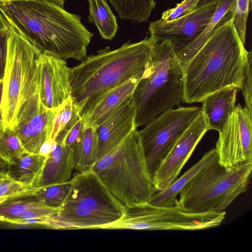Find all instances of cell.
Segmentation results:
<instances>
[{"instance_id":"1","label":"cell","mask_w":252,"mask_h":252,"mask_svg":"<svg viewBox=\"0 0 252 252\" xmlns=\"http://www.w3.org/2000/svg\"><path fill=\"white\" fill-rule=\"evenodd\" d=\"M6 21L41 53L83 61L94 34L78 15L45 0H9L0 3Z\"/></svg>"},{"instance_id":"2","label":"cell","mask_w":252,"mask_h":252,"mask_svg":"<svg viewBox=\"0 0 252 252\" xmlns=\"http://www.w3.org/2000/svg\"><path fill=\"white\" fill-rule=\"evenodd\" d=\"M250 51L228 13L198 52L182 65L184 102H201L207 96L228 86L241 90Z\"/></svg>"},{"instance_id":"3","label":"cell","mask_w":252,"mask_h":252,"mask_svg":"<svg viewBox=\"0 0 252 252\" xmlns=\"http://www.w3.org/2000/svg\"><path fill=\"white\" fill-rule=\"evenodd\" d=\"M156 43L150 36L112 50L106 47L71 68V97L79 116L111 90L143 74Z\"/></svg>"},{"instance_id":"4","label":"cell","mask_w":252,"mask_h":252,"mask_svg":"<svg viewBox=\"0 0 252 252\" xmlns=\"http://www.w3.org/2000/svg\"><path fill=\"white\" fill-rule=\"evenodd\" d=\"M64 201L43 225L59 230L99 229L122 217L126 207L91 169L77 173Z\"/></svg>"},{"instance_id":"5","label":"cell","mask_w":252,"mask_h":252,"mask_svg":"<svg viewBox=\"0 0 252 252\" xmlns=\"http://www.w3.org/2000/svg\"><path fill=\"white\" fill-rule=\"evenodd\" d=\"M183 97L181 63L173 46L157 43L130 99L137 127L146 125L167 109L180 106Z\"/></svg>"},{"instance_id":"6","label":"cell","mask_w":252,"mask_h":252,"mask_svg":"<svg viewBox=\"0 0 252 252\" xmlns=\"http://www.w3.org/2000/svg\"><path fill=\"white\" fill-rule=\"evenodd\" d=\"M91 170L125 207L147 203L157 191L137 129Z\"/></svg>"},{"instance_id":"7","label":"cell","mask_w":252,"mask_h":252,"mask_svg":"<svg viewBox=\"0 0 252 252\" xmlns=\"http://www.w3.org/2000/svg\"><path fill=\"white\" fill-rule=\"evenodd\" d=\"M252 171V162L228 169L213 162L188 182L177 202L192 212L224 211L247 190Z\"/></svg>"},{"instance_id":"8","label":"cell","mask_w":252,"mask_h":252,"mask_svg":"<svg viewBox=\"0 0 252 252\" xmlns=\"http://www.w3.org/2000/svg\"><path fill=\"white\" fill-rule=\"evenodd\" d=\"M9 24L7 56L2 81V122L13 128L22 104L38 91L37 60L41 53Z\"/></svg>"},{"instance_id":"9","label":"cell","mask_w":252,"mask_h":252,"mask_svg":"<svg viewBox=\"0 0 252 252\" xmlns=\"http://www.w3.org/2000/svg\"><path fill=\"white\" fill-rule=\"evenodd\" d=\"M226 212L196 213L186 210L177 201L173 206H158L146 203L126 207L117 220L99 229L195 231L219 226Z\"/></svg>"},{"instance_id":"10","label":"cell","mask_w":252,"mask_h":252,"mask_svg":"<svg viewBox=\"0 0 252 252\" xmlns=\"http://www.w3.org/2000/svg\"><path fill=\"white\" fill-rule=\"evenodd\" d=\"M198 106L168 109L139 131L141 142L152 177L173 145L201 112Z\"/></svg>"},{"instance_id":"11","label":"cell","mask_w":252,"mask_h":252,"mask_svg":"<svg viewBox=\"0 0 252 252\" xmlns=\"http://www.w3.org/2000/svg\"><path fill=\"white\" fill-rule=\"evenodd\" d=\"M218 0L199 4L190 13L171 21L161 18L150 23L152 37L159 43L170 42L174 49L182 48L193 42L204 31L213 15Z\"/></svg>"},{"instance_id":"12","label":"cell","mask_w":252,"mask_h":252,"mask_svg":"<svg viewBox=\"0 0 252 252\" xmlns=\"http://www.w3.org/2000/svg\"><path fill=\"white\" fill-rule=\"evenodd\" d=\"M55 116V110L46 108L38 93L22 104L13 129L27 152L38 154L42 144L51 138Z\"/></svg>"},{"instance_id":"13","label":"cell","mask_w":252,"mask_h":252,"mask_svg":"<svg viewBox=\"0 0 252 252\" xmlns=\"http://www.w3.org/2000/svg\"><path fill=\"white\" fill-rule=\"evenodd\" d=\"M210 129L201 111L159 164L153 177L157 191L165 189L177 179L195 147Z\"/></svg>"},{"instance_id":"14","label":"cell","mask_w":252,"mask_h":252,"mask_svg":"<svg viewBox=\"0 0 252 252\" xmlns=\"http://www.w3.org/2000/svg\"><path fill=\"white\" fill-rule=\"evenodd\" d=\"M37 65L40 100L46 108L55 111L71 96V68L65 60L42 53Z\"/></svg>"},{"instance_id":"15","label":"cell","mask_w":252,"mask_h":252,"mask_svg":"<svg viewBox=\"0 0 252 252\" xmlns=\"http://www.w3.org/2000/svg\"><path fill=\"white\" fill-rule=\"evenodd\" d=\"M135 115L136 109L130 100L96 129L98 160L113 151L137 129Z\"/></svg>"},{"instance_id":"16","label":"cell","mask_w":252,"mask_h":252,"mask_svg":"<svg viewBox=\"0 0 252 252\" xmlns=\"http://www.w3.org/2000/svg\"><path fill=\"white\" fill-rule=\"evenodd\" d=\"M219 132L215 149L220 165L229 169L252 162L244 151L235 108Z\"/></svg>"},{"instance_id":"17","label":"cell","mask_w":252,"mask_h":252,"mask_svg":"<svg viewBox=\"0 0 252 252\" xmlns=\"http://www.w3.org/2000/svg\"><path fill=\"white\" fill-rule=\"evenodd\" d=\"M140 74L110 91L83 117L85 126L97 128L105 120L129 101L140 81Z\"/></svg>"},{"instance_id":"18","label":"cell","mask_w":252,"mask_h":252,"mask_svg":"<svg viewBox=\"0 0 252 252\" xmlns=\"http://www.w3.org/2000/svg\"><path fill=\"white\" fill-rule=\"evenodd\" d=\"M74 169L72 150L63 143H57L45 158L41 172L34 187L63 183L70 180Z\"/></svg>"},{"instance_id":"19","label":"cell","mask_w":252,"mask_h":252,"mask_svg":"<svg viewBox=\"0 0 252 252\" xmlns=\"http://www.w3.org/2000/svg\"><path fill=\"white\" fill-rule=\"evenodd\" d=\"M239 89L228 86L208 95L201 102L210 129L219 131L236 107Z\"/></svg>"},{"instance_id":"20","label":"cell","mask_w":252,"mask_h":252,"mask_svg":"<svg viewBox=\"0 0 252 252\" xmlns=\"http://www.w3.org/2000/svg\"><path fill=\"white\" fill-rule=\"evenodd\" d=\"M218 160V156L215 148L211 149L205 153L200 160L168 187L164 190L155 192L147 203L158 206H173L177 200L176 197L188 182L204 168Z\"/></svg>"},{"instance_id":"21","label":"cell","mask_w":252,"mask_h":252,"mask_svg":"<svg viewBox=\"0 0 252 252\" xmlns=\"http://www.w3.org/2000/svg\"><path fill=\"white\" fill-rule=\"evenodd\" d=\"M98 142L96 128L85 126L79 142L72 149L74 169L78 173L91 169L98 160Z\"/></svg>"},{"instance_id":"22","label":"cell","mask_w":252,"mask_h":252,"mask_svg":"<svg viewBox=\"0 0 252 252\" xmlns=\"http://www.w3.org/2000/svg\"><path fill=\"white\" fill-rule=\"evenodd\" d=\"M235 0H218L216 9L203 32L187 46L174 49L181 64L188 62L201 48L215 28L229 13Z\"/></svg>"},{"instance_id":"23","label":"cell","mask_w":252,"mask_h":252,"mask_svg":"<svg viewBox=\"0 0 252 252\" xmlns=\"http://www.w3.org/2000/svg\"><path fill=\"white\" fill-rule=\"evenodd\" d=\"M45 159L39 154L26 152L15 162L7 165L6 172L15 180L33 187L41 172Z\"/></svg>"},{"instance_id":"24","label":"cell","mask_w":252,"mask_h":252,"mask_svg":"<svg viewBox=\"0 0 252 252\" xmlns=\"http://www.w3.org/2000/svg\"><path fill=\"white\" fill-rule=\"evenodd\" d=\"M89 23L97 28L102 38L112 40L116 35L119 26L116 18L105 0H88Z\"/></svg>"},{"instance_id":"25","label":"cell","mask_w":252,"mask_h":252,"mask_svg":"<svg viewBox=\"0 0 252 252\" xmlns=\"http://www.w3.org/2000/svg\"><path fill=\"white\" fill-rule=\"evenodd\" d=\"M28 152L23 147L13 128H4L0 123V164L7 166Z\"/></svg>"},{"instance_id":"26","label":"cell","mask_w":252,"mask_h":252,"mask_svg":"<svg viewBox=\"0 0 252 252\" xmlns=\"http://www.w3.org/2000/svg\"><path fill=\"white\" fill-rule=\"evenodd\" d=\"M37 189L15 180L6 171H0V204L17 198L32 197Z\"/></svg>"},{"instance_id":"27","label":"cell","mask_w":252,"mask_h":252,"mask_svg":"<svg viewBox=\"0 0 252 252\" xmlns=\"http://www.w3.org/2000/svg\"><path fill=\"white\" fill-rule=\"evenodd\" d=\"M71 187L70 181L38 188L33 196L42 204L59 208L65 199Z\"/></svg>"},{"instance_id":"28","label":"cell","mask_w":252,"mask_h":252,"mask_svg":"<svg viewBox=\"0 0 252 252\" xmlns=\"http://www.w3.org/2000/svg\"><path fill=\"white\" fill-rule=\"evenodd\" d=\"M235 109L244 151L248 158L252 160V114L239 104L236 106Z\"/></svg>"},{"instance_id":"29","label":"cell","mask_w":252,"mask_h":252,"mask_svg":"<svg viewBox=\"0 0 252 252\" xmlns=\"http://www.w3.org/2000/svg\"><path fill=\"white\" fill-rule=\"evenodd\" d=\"M251 9L252 0H235L230 10L235 29L244 45L246 42L247 20Z\"/></svg>"},{"instance_id":"30","label":"cell","mask_w":252,"mask_h":252,"mask_svg":"<svg viewBox=\"0 0 252 252\" xmlns=\"http://www.w3.org/2000/svg\"><path fill=\"white\" fill-rule=\"evenodd\" d=\"M58 209L59 208L49 207L39 202L36 205L27 209L12 224L42 225L47 218L56 214Z\"/></svg>"},{"instance_id":"31","label":"cell","mask_w":252,"mask_h":252,"mask_svg":"<svg viewBox=\"0 0 252 252\" xmlns=\"http://www.w3.org/2000/svg\"><path fill=\"white\" fill-rule=\"evenodd\" d=\"M39 202L35 199L33 201L8 200L0 204V222L12 223L27 209Z\"/></svg>"},{"instance_id":"32","label":"cell","mask_w":252,"mask_h":252,"mask_svg":"<svg viewBox=\"0 0 252 252\" xmlns=\"http://www.w3.org/2000/svg\"><path fill=\"white\" fill-rule=\"evenodd\" d=\"M201 0H183L172 8L162 12L161 18L165 21H173L192 12Z\"/></svg>"},{"instance_id":"33","label":"cell","mask_w":252,"mask_h":252,"mask_svg":"<svg viewBox=\"0 0 252 252\" xmlns=\"http://www.w3.org/2000/svg\"><path fill=\"white\" fill-rule=\"evenodd\" d=\"M252 52L249 55L241 90L243 94L245 107L252 114Z\"/></svg>"},{"instance_id":"34","label":"cell","mask_w":252,"mask_h":252,"mask_svg":"<svg viewBox=\"0 0 252 252\" xmlns=\"http://www.w3.org/2000/svg\"><path fill=\"white\" fill-rule=\"evenodd\" d=\"M85 129L84 122L80 117L75 125L68 132L63 142L72 149L80 141Z\"/></svg>"},{"instance_id":"35","label":"cell","mask_w":252,"mask_h":252,"mask_svg":"<svg viewBox=\"0 0 252 252\" xmlns=\"http://www.w3.org/2000/svg\"><path fill=\"white\" fill-rule=\"evenodd\" d=\"M7 40L8 30L0 32V82L3 81L5 73L7 56Z\"/></svg>"},{"instance_id":"36","label":"cell","mask_w":252,"mask_h":252,"mask_svg":"<svg viewBox=\"0 0 252 252\" xmlns=\"http://www.w3.org/2000/svg\"><path fill=\"white\" fill-rule=\"evenodd\" d=\"M56 144L55 141L51 138L47 140L41 145L38 154L45 158L47 157L53 151Z\"/></svg>"},{"instance_id":"37","label":"cell","mask_w":252,"mask_h":252,"mask_svg":"<svg viewBox=\"0 0 252 252\" xmlns=\"http://www.w3.org/2000/svg\"><path fill=\"white\" fill-rule=\"evenodd\" d=\"M8 23L3 17V15L0 12V32L7 31L8 29Z\"/></svg>"},{"instance_id":"38","label":"cell","mask_w":252,"mask_h":252,"mask_svg":"<svg viewBox=\"0 0 252 252\" xmlns=\"http://www.w3.org/2000/svg\"><path fill=\"white\" fill-rule=\"evenodd\" d=\"M3 82H0V123L2 121L1 101L2 97Z\"/></svg>"},{"instance_id":"39","label":"cell","mask_w":252,"mask_h":252,"mask_svg":"<svg viewBox=\"0 0 252 252\" xmlns=\"http://www.w3.org/2000/svg\"><path fill=\"white\" fill-rule=\"evenodd\" d=\"M53 2L62 7H63L65 0H45Z\"/></svg>"},{"instance_id":"40","label":"cell","mask_w":252,"mask_h":252,"mask_svg":"<svg viewBox=\"0 0 252 252\" xmlns=\"http://www.w3.org/2000/svg\"><path fill=\"white\" fill-rule=\"evenodd\" d=\"M213 0H201L200 1V2L199 3L198 5L199 4H204V3H208V2L212 1Z\"/></svg>"},{"instance_id":"41","label":"cell","mask_w":252,"mask_h":252,"mask_svg":"<svg viewBox=\"0 0 252 252\" xmlns=\"http://www.w3.org/2000/svg\"><path fill=\"white\" fill-rule=\"evenodd\" d=\"M9 0H0V3H4L5 2H6Z\"/></svg>"}]
</instances>
